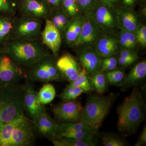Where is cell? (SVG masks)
Wrapping results in <instances>:
<instances>
[{"mask_svg": "<svg viewBox=\"0 0 146 146\" xmlns=\"http://www.w3.org/2000/svg\"><path fill=\"white\" fill-rule=\"evenodd\" d=\"M117 113L118 130L124 136L135 134L146 113L145 102L138 86L133 87L130 95L118 106Z\"/></svg>", "mask_w": 146, "mask_h": 146, "instance_id": "cell-1", "label": "cell"}, {"mask_svg": "<svg viewBox=\"0 0 146 146\" xmlns=\"http://www.w3.org/2000/svg\"><path fill=\"white\" fill-rule=\"evenodd\" d=\"M0 52L9 56L25 70L51 54L41 39L32 41L10 39L0 48Z\"/></svg>", "mask_w": 146, "mask_h": 146, "instance_id": "cell-2", "label": "cell"}, {"mask_svg": "<svg viewBox=\"0 0 146 146\" xmlns=\"http://www.w3.org/2000/svg\"><path fill=\"white\" fill-rule=\"evenodd\" d=\"M33 122L22 115L0 126V146H30L34 144Z\"/></svg>", "mask_w": 146, "mask_h": 146, "instance_id": "cell-3", "label": "cell"}, {"mask_svg": "<svg viewBox=\"0 0 146 146\" xmlns=\"http://www.w3.org/2000/svg\"><path fill=\"white\" fill-rule=\"evenodd\" d=\"M119 96L111 93L90 96L83 107L81 121L99 129Z\"/></svg>", "mask_w": 146, "mask_h": 146, "instance_id": "cell-4", "label": "cell"}, {"mask_svg": "<svg viewBox=\"0 0 146 146\" xmlns=\"http://www.w3.org/2000/svg\"><path fill=\"white\" fill-rule=\"evenodd\" d=\"M22 86L0 87V126L24 115Z\"/></svg>", "mask_w": 146, "mask_h": 146, "instance_id": "cell-5", "label": "cell"}, {"mask_svg": "<svg viewBox=\"0 0 146 146\" xmlns=\"http://www.w3.org/2000/svg\"><path fill=\"white\" fill-rule=\"evenodd\" d=\"M56 57L48 55L32 65L25 70V77L31 82L48 83L61 82L62 76L56 65Z\"/></svg>", "mask_w": 146, "mask_h": 146, "instance_id": "cell-6", "label": "cell"}, {"mask_svg": "<svg viewBox=\"0 0 146 146\" xmlns=\"http://www.w3.org/2000/svg\"><path fill=\"white\" fill-rule=\"evenodd\" d=\"M43 21L23 15L15 18L10 39L32 41L41 39V33L44 27Z\"/></svg>", "mask_w": 146, "mask_h": 146, "instance_id": "cell-7", "label": "cell"}, {"mask_svg": "<svg viewBox=\"0 0 146 146\" xmlns=\"http://www.w3.org/2000/svg\"><path fill=\"white\" fill-rule=\"evenodd\" d=\"M85 13L95 20L105 33L115 35L119 31L117 8L108 7L100 2L94 9Z\"/></svg>", "mask_w": 146, "mask_h": 146, "instance_id": "cell-8", "label": "cell"}, {"mask_svg": "<svg viewBox=\"0 0 146 146\" xmlns=\"http://www.w3.org/2000/svg\"><path fill=\"white\" fill-rule=\"evenodd\" d=\"M98 130V128L82 121L60 123L57 126L54 138L68 137L78 139L97 138L99 134Z\"/></svg>", "mask_w": 146, "mask_h": 146, "instance_id": "cell-9", "label": "cell"}, {"mask_svg": "<svg viewBox=\"0 0 146 146\" xmlns=\"http://www.w3.org/2000/svg\"><path fill=\"white\" fill-rule=\"evenodd\" d=\"M25 74V70L11 58L0 52V87L18 84Z\"/></svg>", "mask_w": 146, "mask_h": 146, "instance_id": "cell-10", "label": "cell"}, {"mask_svg": "<svg viewBox=\"0 0 146 146\" xmlns=\"http://www.w3.org/2000/svg\"><path fill=\"white\" fill-rule=\"evenodd\" d=\"M83 21L81 32L74 48L94 47L98 39L105 33L102 28L87 13H83Z\"/></svg>", "mask_w": 146, "mask_h": 146, "instance_id": "cell-11", "label": "cell"}, {"mask_svg": "<svg viewBox=\"0 0 146 146\" xmlns=\"http://www.w3.org/2000/svg\"><path fill=\"white\" fill-rule=\"evenodd\" d=\"M83 107L80 101L63 102L52 107L54 117L60 123H76L81 121Z\"/></svg>", "mask_w": 146, "mask_h": 146, "instance_id": "cell-12", "label": "cell"}, {"mask_svg": "<svg viewBox=\"0 0 146 146\" xmlns=\"http://www.w3.org/2000/svg\"><path fill=\"white\" fill-rule=\"evenodd\" d=\"M22 102L24 111L27 113L33 121L45 109L44 105L39 101L38 92L35 90L32 82L27 79L22 85Z\"/></svg>", "mask_w": 146, "mask_h": 146, "instance_id": "cell-13", "label": "cell"}, {"mask_svg": "<svg viewBox=\"0 0 146 146\" xmlns=\"http://www.w3.org/2000/svg\"><path fill=\"white\" fill-rule=\"evenodd\" d=\"M16 8L21 15L45 21L49 17L52 9L46 0H16Z\"/></svg>", "mask_w": 146, "mask_h": 146, "instance_id": "cell-14", "label": "cell"}, {"mask_svg": "<svg viewBox=\"0 0 146 146\" xmlns=\"http://www.w3.org/2000/svg\"><path fill=\"white\" fill-rule=\"evenodd\" d=\"M117 11L120 30L135 33L143 24L142 14L135 9L121 6L117 8Z\"/></svg>", "mask_w": 146, "mask_h": 146, "instance_id": "cell-15", "label": "cell"}, {"mask_svg": "<svg viewBox=\"0 0 146 146\" xmlns=\"http://www.w3.org/2000/svg\"><path fill=\"white\" fill-rule=\"evenodd\" d=\"M76 53L80 66L90 75L100 69L102 58L94 47L76 48Z\"/></svg>", "mask_w": 146, "mask_h": 146, "instance_id": "cell-16", "label": "cell"}, {"mask_svg": "<svg viewBox=\"0 0 146 146\" xmlns=\"http://www.w3.org/2000/svg\"><path fill=\"white\" fill-rule=\"evenodd\" d=\"M44 21V26L41 33V40L52 54L56 57L62 44V36L51 21L48 19Z\"/></svg>", "mask_w": 146, "mask_h": 146, "instance_id": "cell-17", "label": "cell"}, {"mask_svg": "<svg viewBox=\"0 0 146 146\" xmlns=\"http://www.w3.org/2000/svg\"><path fill=\"white\" fill-rule=\"evenodd\" d=\"M56 65L63 80L72 82L77 78L82 69L77 59L69 53H65L56 59Z\"/></svg>", "mask_w": 146, "mask_h": 146, "instance_id": "cell-18", "label": "cell"}, {"mask_svg": "<svg viewBox=\"0 0 146 146\" xmlns=\"http://www.w3.org/2000/svg\"><path fill=\"white\" fill-rule=\"evenodd\" d=\"M33 122L35 131L40 135L50 140L54 137L58 124L48 114L45 108Z\"/></svg>", "mask_w": 146, "mask_h": 146, "instance_id": "cell-19", "label": "cell"}, {"mask_svg": "<svg viewBox=\"0 0 146 146\" xmlns=\"http://www.w3.org/2000/svg\"><path fill=\"white\" fill-rule=\"evenodd\" d=\"M146 76V60L144 59L136 63L129 72L126 75L124 80L119 86L121 91H126L131 87L138 86Z\"/></svg>", "mask_w": 146, "mask_h": 146, "instance_id": "cell-20", "label": "cell"}, {"mask_svg": "<svg viewBox=\"0 0 146 146\" xmlns=\"http://www.w3.org/2000/svg\"><path fill=\"white\" fill-rule=\"evenodd\" d=\"M101 58L117 54L118 49L115 35L105 33L98 39L94 46Z\"/></svg>", "mask_w": 146, "mask_h": 146, "instance_id": "cell-21", "label": "cell"}, {"mask_svg": "<svg viewBox=\"0 0 146 146\" xmlns=\"http://www.w3.org/2000/svg\"><path fill=\"white\" fill-rule=\"evenodd\" d=\"M83 21V14L71 19L62 35V40L70 47L75 46L81 32Z\"/></svg>", "mask_w": 146, "mask_h": 146, "instance_id": "cell-22", "label": "cell"}, {"mask_svg": "<svg viewBox=\"0 0 146 146\" xmlns=\"http://www.w3.org/2000/svg\"><path fill=\"white\" fill-rule=\"evenodd\" d=\"M119 50H129L137 51L138 44L135 33L120 30L115 35Z\"/></svg>", "mask_w": 146, "mask_h": 146, "instance_id": "cell-23", "label": "cell"}, {"mask_svg": "<svg viewBox=\"0 0 146 146\" xmlns=\"http://www.w3.org/2000/svg\"><path fill=\"white\" fill-rule=\"evenodd\" d=\"M55 146H95L96 138L78 139L68 137H54L50 140Z\"/></svg>", "mask_w": 146, "mask_h": 146, "instance_id": "cell-24", "label": "cell"}, {"mask_svg": "<svg viewBox=\"0 0 146 146\" xmlns=\"http://www.w3.org/2000/svg\"><path fill=\"white\" fill-rule=\"evenodd\" d=\"M15 20L14 16H0V45L3 46L10 40Z\"/></svg>", "mask_w": 146, "mask_h": 146, "instance_id": "cell-25", "label": "cell"}, {"mask_svg": "<svg viewBox=\"0 0 146 146\" xmlns=\"http://www.w3.org/2000/svg\"><path fill=\"white\" fill-rule=\"evenodd\" d=\"M93 90L99 94H104L108 89V83L104 72L100 70L90 75Z\"/></svg>", "mask_w": 146, "mask_h": 146, "instance_id": "cell-26", "label": "cell"}, {"mask_svg": "<svg viewBox=\"0 0 146 146\" xmlns=\"http://www.w3.org/2000/svg\"><path fill=\"white\" fill-rule=\"evenodd\" d=\"M100 136L102 144L104 146H128L130 145L125 138L116 133H102Z\"/></svg>", "mask_w": 146, "mask_h": 146, "instance_id": "cell-27", "label": "cell"}, {"mask_svg": "<svg viewBox=\"0 0 146 146\" xmlns=\"http://www.w3.org/2000/svg\"><path fill=\"white\" fill-rule=\"evenodd\" d=\"M69 84L72 86L80 87L83 90L84 93H88L93 90L90 75L82 68L80 70L77 78Z\"/></svg>", "mask_w": 146, "mask_h": 146, "instance_id": "cell-28", "label": "cell"}, {"mask_svg": "<svg viewBox=\"0 0 146 146\" xmlns=\"http://www.w3.org/2000/svg\"><path fill=\"white\" fill-rule=\"evenodd\" d=\"M55 89L52 84L46 83L38 92L39 101L42 104H49L54 99L56 96Z\"/></svg>", "mask_w": 146, "mask_h": 146, "instance_id": "cell-29", "label": "cell"}, {"mask_svg": "<svg viewBox=\"0 0 146 146\" xmlns=\"http://www.w3.org/2000/svg\"><path fill=\"white\" fill-rule=\"evenodd\" d=\"M108 84L120 86L124 80L126 76L124 69L118 68L112 70L104 72Z\"/></svg>", "mask_w": 146, "mask_h": 146, "instance_id": "cell-30", "label": "cell"}, {"mask_svg": "<svg viewBox=\"0 0 146 146\" xmlns=\"http://www.w3.org/2000/svg\"><path fill=\"white\" fill-rule=\"evenodd\" d=\"M60 8L70 19L83 14L79 8L75 0H62Z\"/></svg>", "mask_w": 146, "mask_h": 146, "instance_id": "cell-31", "label": "cell"}, {"mask_svg": "<svg viewBox=\"0 0 146 146\" xmlns=\"http://www.w3.org/2000/svg\"><path fill=\"white\" fill-rule=\"evenodd\" d=\"M84 91L80 87L68 84L58 97L63 102L74 100L78 98Z\"/></svg>", "mask_w": 146, "mask_h": 146, "instance_id": "cell-32", "label": "cell"}, {"mask_svg": "<svg viewBox=\"0 0 146 146\" xmlns=\"http://www.w3.org/2000/svg\"><path fill=\"white\" fill-rule=\"evenodd\" d=\"M117 54L102 58L100 70L104 72L115 70L118 68Z\"/></svg>", "mask_w": 146, "mask_h": 146, "instance_id": "cell-33", "label": "cell"}, {"mask_svg": "<svg viewBox=\"0 0 146 146\" xmlns=\"http://www.w3.org/2000/svg\"><path fill=\"white\" fill-rule=\"evenodd\" d=\"M16 10V0H0V12L14 16Z\"/></svg>", "mask_w": 146, "mask_h": 146, "instance_id": "cell-34", "label": "cell"}, {"mask_svg": "<svg viewBox=\"0 0 146 146\" xmlns=\"http://www.w3.org/2000/svg\"><path fill=\"white\" fill-rule=\"evenodd\" d=\"M52 11L57 17L58 21L60 25V32L62 36L64 30L72 19L69 18L60 8L53 9Z\"/></svg>", "mask_w": 146, "mask_h": 146, "instance_id": "cell-35", "label": "cell"}, {"mask_svg": "<svg viewBox=\"0 0 146 146\" xmlns=\"http://www.w3.org/2000/svg\"><path fill=\"white\" fill-rule=\"evenodd\" d=\"M82 13L88 12L100 2V0H75Z\"/></svg>", "mask_w": 146, "mask_h": 146, "instance_id": "cell-36", "label": "cell"}, {"mask_svg": "<svg viewBox=\"0 0 146 146\" xmlns=\"http://www.w3.org/2000/svg\"><path fill=\"white\" fill-rule=\"evenodd\" d=\"M136 40L138 45L143 48L146 47V26L145 24L141 25L135 33Z\"/></svg>", "mask_w": 146, "mask_h": 146, "instance_id": "cell-37", "label": "cell"}, {"mask_svg": "<svg viewBox=\"0 0 146 146\" xmlns=\"http://www.w3.org/2000/svg\"><path fill=\"white\" fill-rule=\"evenodd\" d=\"M146 3L141 0H122L121 6L126 8L135 9L136 7L142 3Z\"/></svg>", "mask_w": 146, "mask_h": 146, "instance_id": "cell-38", "label": "cell"}, {"mask_svg": "<svg viewBox=\"0 0 146 146\" xmlns=\"http://www.w3.org/2000/svg\"><path fill=\"white\" fill-rule=\"evenodd\" d=\"M117 58L119 66L123 69L127 68L136 61L134 59L123 58L119 56H117Z\"/></svg>", "mask_w": 146, "mask_h": 146, "instance_id": "cell-39", "label": "cell"}, {"mask_svg": "<svg viewBox=\"0 0 146 146\" xmlns=\"http://www.w3.org/2000/svg\"><path fill=\"white\" fill-rule=\"evenodd\" d=\"M101 2L111 8H117L122 5V0H100Z\"/></svg>", "mask_w": 146, "mask_h": 146, "instance_id": "cell-40", "label": "cell"}, {"mask_svg": "<svg viewBox=\"0 0 146 146\" xmlns=\"http://www.w3.org/2000/svg\"><path fill=\"white\" fill-rule=\"evenodd\" d=\"M146 144V126H144L143 130L139 136L138 141L134 145L135 146H142L145 145Z\"/></svg>", "mask_w": 146, "mask_h": 146, "instance_id": "cell-41", "label": "cell"}, {"mask_svg": "<svg viewBox=\"0 0 146 146\" xmlns=\"http://www.w3.org/2000/svg\"><path fill=\"white\" fill-rule=\"evenodd\" d=\"M53 9L60 8L62 0H46Z\"/></svg>", "mask_w": 146, "mask_h": 146, "instance_id": "cell-42", "label": "cell"}, {"mask_svg": "<svg viewBox=\"0 0 146 146\" xmlns=\"http://www.w3.org/2000/svg\"><path fill=\"white\" fill-rule=\"evenodd\" d=\"M142 2L143 3H146V0H141Z\"/></svg>", "mask_w": 146, "mask_h": 146, "instance_id": "cell-43", "label": "cell"}]
</instances>
